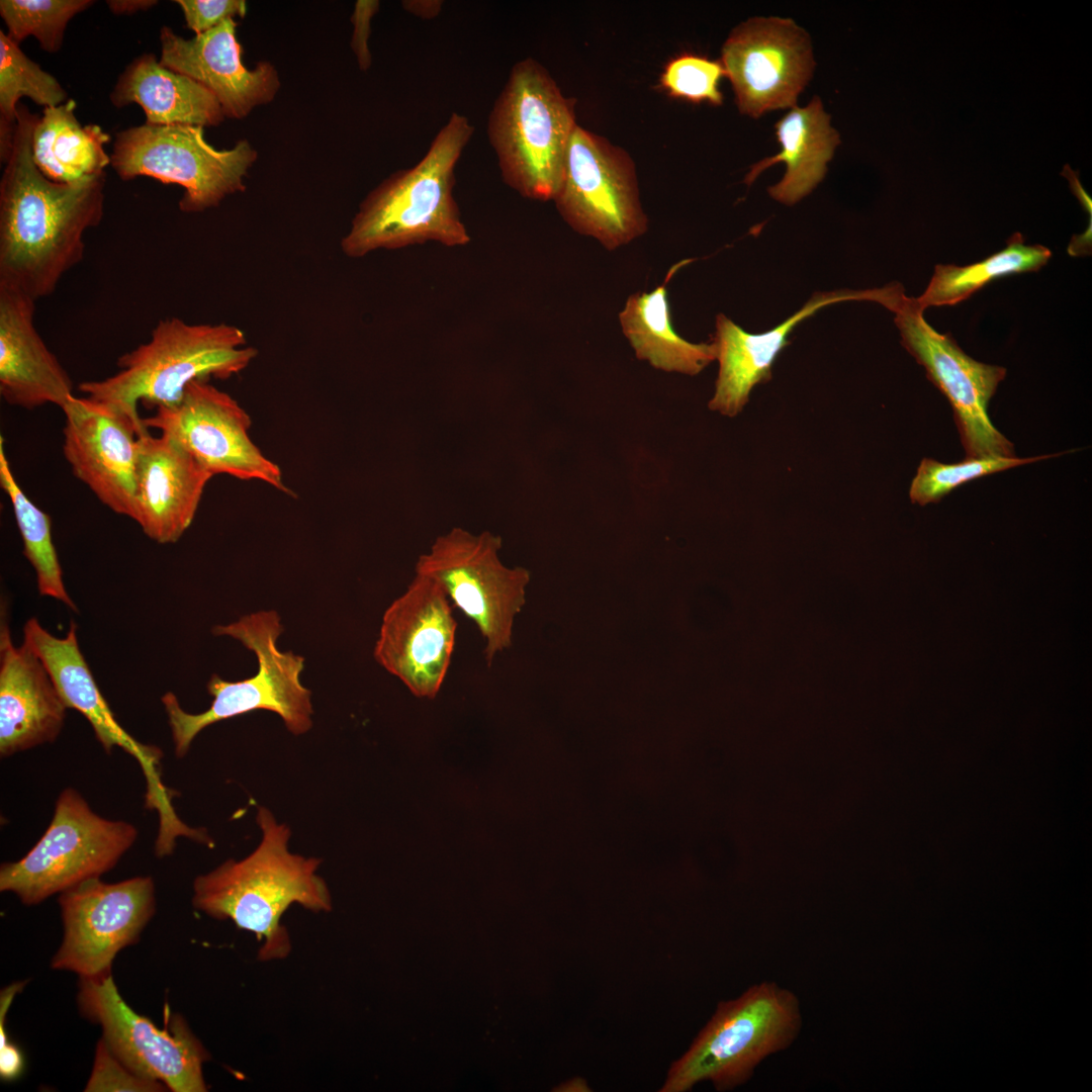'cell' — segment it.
<instances>
[{
    "label": "cell",
    "instance_id": "6da1fadb",
    "mask_svg": "<svg viewBox=\"0 0 1092 1092\" xmlns=\"http://www.w3.org/2000/svg\"><path fill=\"white\" fill-rule=\"evenodd\" d=\"M38 117L18 104L0 180V284L35 301L83 259L85 233L103 217L105 187V172L67 183L40 172L32 157Z\"/></svg>",
    "mask_w": 1092,
    "mask_h": 1092
},
{
    "label": "cell",
    "instance_id": "7a4b0ae2",
    "mask_svg": "<svg viewBox=\"0 0 1092 1092\" xmlns=\"http://www.w3.org/2000/svg\"><path fill=\"white\" fill-rule=\"evenodd\" d=\"M257 823L262 831L258 847L241 860L228 859L193 883V906L215 919H231L262 942V961L284 959L291 949L281 924L288 907L297 903L314 911H330L332 900L325 881L316 875L321 860L293 854L288 849L290 829L260 807Z\"/></svg>",
    "mask_w": 1092,
    "mask_h": 1092
},
{
    "label": "cell",
    "instance_id": "3957f363",
    "mask_svg": "<svg viewBox=\"0 0 1092 1092\" xmlns=\"http://www.w3.org/2000/svg\"><path fill=\"white\" fill-rule=\"evenodd\" d=\"M473 132L469 118L453 112L421 161L392 173L363 199L341 241L344 254L360 258L426 242L467 245L471 238L453 189L456 165Z\"/></svg>",
    "mask_w": 1092,
    "mask_h": 1092
},
{
    "label": "cell",
    "instance_id": "277c9868",
    "mask_svg": "<svg viewBox=\"0 0 1092 1092\" xmlns=\"http://www.w3.org/2000/svg\"><path fill=\"white\" fill-rule=\"evenodd\" d=\"M245 333L229 324H188L178 317L158 322L149 341L121 355L118 371L81 382L84 396L142 419L140 402L170 406L196 380L229 379L257 356Z\"/></svg>",
    "mask_w": 1092,
    "mask_h": 1092
},
{
    "label": "cell",
    "instance_id": "5b68a950",
    "mask_svg": "<svg viewBox=\"0 0 1092 1092\" xmlns=\"http://www.w3.org/2000/svg\"><path fill=\"white\" fill-rule=\"evenodd\" d=\"M576 125L573 99L549 72L532 58L517 62L487 121L504 182L525 198L553 200Z\"/></svg>",
    "mask_w": 1092,
    "mask_h": 1092
},
{
    "label": "cell",
    "instance_id": "8992f818",
    "mask_svg": "<svg viewBox=\"0 0 1092 1092\" xmlns=\"http://www.w3.org/2000/svg\"><path fill=\"white\" fill-rule=\"evenodd\" d=\"M282 632L281 618L271 610L245 615L236 622L213 627L214 635L232 637L253 651L258 660V671L239 681H229L213 673L206 685L213 700L210 707L199 714L184 711L171 692L161 698L177 757L187 754L194 738L207 726L256 710L276 713L294 735L311 728V692L300 682L305 659L277 647Z\"/></svg>",
    "mask_w": 1092,
    "mask_h": 1092
},
{
    "label": "cell",
    "instance_id": "52a82bcc",
    "mask_svg": "<svg viewBox=\"0 0 1092 1092\" xmlns=\"http://www.w3.org/2000/svg\"><path fill=\"white\" fill-rule=\"evenodd\" d=\"M802 1025L799 1000L772 982L753 985L720 1002L659 1091L685 1092L710 1081L719 1091L746 1082L768 1056L789 1048Z\"/></svg>",
    "mask_w": 1092,
    "mask_h": 1092
},
{
    "label": "cell",
    "instance_id": "ba28073f",
    "mask_svg": "<svg viewBox=\"0 0 1092 1092\" xmlns=\"http://www.w3.org/2000/svg\"><path fill=\"white\" fill-rule=\"evenodd\" d=\"M136 838L133 824L98 815L68 787L35 845L22 858L1 864L0 891L13 893L25 905L39 904L112 870Z\"/></svg>",
    "mask_w": 1092,
    "mask_h": 1092
},
{
    "label": "cell",
    "instance_id": "9c48e42d",
    "mask_svg": "<svg viewBox=\"0 0 1092 1092\" xmlns=\"http://www.w3.org/2000/svg\"><path fill=\"white\" fill-rule=\"evenodd\" d=\"M258 153L247 140L217 150L202 126L142 124L116 133L110 165L122 180L147 176L184 188L179 208L201 212L244 191Z\"/></svg>",
    "mask_w": 1092,
    "mask_h": 1092
},
{
    "label": "cell",
    "instance_id": "30bf717a",
    "mask_svg": "<svg viewBox=\"0 0 1092 1092\" xmlns=\"http://www.w3.org/2000/svg\"><path fill=\"white\" fill-rule=\"evenodd\" d=\"M502 544V537L489 531L473 534L454 527L438 536L415 566L416 573L437 580L451 604L475 624L488 666L511 647L514 620L529 581L525 568L503 563Z\"/></svg>",
    "mask_w": 1092,
    "mask_h": 1092
},
{
    "label": "cell",
    "instance_id": "8fae6325",
    "mask_svg": "<svg viewBox=\"0 0 1092 1092\" xmlns=\"http://www.w3.org/2000/svg\"><path fill=\"white\" fill-rule=\"evenodd\" d=\"M885 307L895 313L903 347L949 401L966 459L1015 457L1013 443L988 416L989 402L1006 369L973 359L949 334L935 331L916 298L908 297L900 283H895Z\"/></svg>",
    "mask_w": 1092,
    "mask_h": 1092
},
{
    "label": "cell",
    "instance_id": "7c38bea8",
    "mask_svg": "<svg viewBox=\"0 0 1092 1092\" xmlns=\"http://www.w3.org/2000/svg\"><path fill=\"white\" fill-rule=\"evenodd\" d=\"M553 201L572 230L607 250L632 242L648 229L630 155L579 125L570 138Z\"/></svg>",
    "mask_w": 1092,
    "mask_h": 1092
},
{
    "label": "cell",
    "instance_id": "4fadbf2b",
    "mask_svg": "<svg viewBox=\"0 0 1092 1092\" xmlns=\"http://www.w3.org/2000/svg\"><path fill=\"white\" fill-rule=\"evenodd\" d=\"M78 1004L85 1017L100 1024L113 1055L135 1074L174 1092L207 1090L202 1066L209 1055L182 1017L175 1016L170 1029L158 1028L125 1003L110 972L81 978Z\"/></svg>",
    "mask_w": 1092,
    "mask_h": 1092
},
{
    "label": "cell",
    "instance_id": "5bb4252c",
    "mask_svg": "<svg viewBox=\"0 0 1092 1092\" xmlns=\"http://www.w3.org/2000/svg\"><path fill=\"white\" fill-rule=\"evenodd\" d=\"M59 905L64 936L51 966L93 978L109 973L117 952L140 937L156 911L155 884L142 876L89 879L62 892Z\"/></svg>",
    "mask_w": 1092,
    "mask_h": 1092
},
{
    "label": "cell",
    "instance_id": "9a60e30c",
    "mask_svg": "<svg viewBox=\"0 0 1092 1092\" xmlns=\"http://www.w3.org/2000/svg\"><path fill=\"white\" fill-rule=\"evenodd\" d=\"M175 441L213 474L259 480L290 493L280 467L252 441V419L229 393L207 380L191 382L178 402L143 419Z\"/></svg>",
    "mask_w": 1092,
    "mask_h": 1092
},
{
    "label": "cell",
    "instance_id": "2e32d148",
    "mask_svg": "<svg viewBox=\"0 0 1092 1092\" xmlns=\"http://www.w3.org/2000/svg\"><path fill=\"white\" fill-rule=\"evenodd\" d=\"M456 632L453 607L441 584L415 572L382 616L373 656L414 696L434 699L447 676Z\"/></svg>",
    "mask_w": 1092,
    "mask_h": 1092
},
{
    "label": "cell",
    "instance_id": "e0dca14e",
    "mask_svg": "<svg viewBox=\"0 0 1092 1092\" xmlns=\"http://www.w3.org/2000/svg\"><path fill=\"white\" fill-rule=\"evenodd\" d=\"M23 643L41 660L67 708L87 719L105 752L111 754L117 746L138 761L147 785L145 807L156 811L158 825L162 829L178 826L181 819L172 803L177 793L162 781V749L138 741L118 723L80 650L76 623L71 621L66 636L59 638L32 617L23 627Z\"/></svg>",
    "mask_w": 1092,
    "mask_h": 1092
},
{
    "label": "cell",
    "instance_id": "ac0fdd59",
    "mask_svg": "<svg viewBox=\"0 0 1092 1092\" xmlns=\"http://www.w3.org/2000/svg\"><path fill=\"white\" fill-rule=\"evenodd\" d=\"M720 62L739 111L754 118L795 107L815 66L809 34L781 17L741 22L725 40Z\"/></svg>",
    "mask_w": 1092,
    "mask_h": 1092
},
{
    "label": "cell",
    "instance_id": "d6986e66",
    "mask_svg": "<svg viewBox=\"0 0 1092 1092\" xmlns=\"http://www.w3.org/2000/svg\"><path fill=\"white\" fill-rule=\"evenodd\" d=\"M61 410L63 453L74 475L104 506L131 519L140 436L149 431L143 419L86 396H71Z\"/></svg>",
    "mask_w": 1092,
    "mask_h": 1092
},
{
    "label": "cell",
    "instance_id": "ffe728a7",
    "mask_svg": "<svg viewBox=\"0 0 1092 1092\" xmlns=\"http://www.w3.org/2000/svg\"><path fill=\"white\" fill-rule=\"evenodd\" d=\"M236 28L237 22L231 18L186 39L163 26L159 62L208 89L218 100L224 117L242 119L254 107L275 98L280 80L270 62L261 61L254 69L244 65Z\"/></svg>",
    "mask_w": 1092,
    "mask_h": 1092
},
{
    "label": "cell",
    "instance_id": "44dd1931",
    "mask_svg": "<svg viewBox=\"0 0 1092 1092\" xmlns=\"http://www.w3.org/2000/svg\"><path fill=\"white\" fill-rule=\"evenodd\" d=\"M877 288L817 291L804 305L777 327L759 334L746 332L723 313L715 322L713 343L719 362L709 408L726 417L740 414L752 388L771 379L772 365L790 344L789 336L806 318L825 306L844 301H873Z\"/></svg>",
    "mask_w": 1092,
    "mask_h": 1092
},
{
    "label": "cell",
    "instance_id": "7402d4cb",
    "mask_svg": "<svg viewBox=\"0 0 1092 1092\" xmlns=\"http://www.w3.org/2000/svg\"><path fill=\"white\" fill-rule=\"evenodd\" d=\"M141 450L131 519L155 542H177L190 527L213 476L169 437L140 436Z\"/></svg>",
    "mask_w": 1092,
    "mask_h": 1092
},
{
    "label": "cell",
    "instance_id": "603a6c76",
    "mask_svg": "<svg viewBox=\"0 0 1092 1092\" xmlns=\"http://www.w3.org/2000/svg\"><path fill=\"white\" fill-rule=\"evenodd\" d=\"M67 706L41 660L16 646L7 621L0 625V755L8 757L46 743L62 732Z\"/></svg>",
    "mask_w": 1092,
    "mask_h": 1092
},
{
    "label": "cell",
    "instance_id": "cb8c5ba5",
    "mask_svg": "<svg viewBox=\"0 0 1092 1092\" xmlns=\"http://www.w3.org/2000/svg\"><path fill=\"white\" fill-rule=\"evenodd\" d=\"M35 300L0 284V394L10 405L62 408L73 381L34 326Z\"/></svg>",
    "mask_w": 1092,
    "mask_h": 1092
},
{
    "label": "cell",
    "instance_id": "d4e9b609",
    "mask_svg": "<svg viewBox=\"0 0 1092 1092\" xmlns=\"http://www.w3.org/2000/svg\"><path fill=\"white\" fill-rule=\"evenodd\" d=\"M121 108L136 103L144 109L146 123L216 126L224 114L216 97L193 79L160 64L156 56L143 54L120 74L109 95Z\"/></svg>",
    "mask_w": 1092,
    "mask_h": 1092
},
{
    "label": "cell",
    "instance_id": "484cf974",
    "mask_svg": "<svg viewBox=\"0 0 1092 1092\" xmlns=\"http://www.w3.org/2000/svg\"><path fill=\"white\" fill-rule=\"evenodd\" d=\"M775 128L781 152L752 165L744 182L750 185L763 170L784 162L786 173L779 183L768 188V193L775 200L793 205L823 180L827 163L840 143L839 134L831 126L830 116L818 96L805 107L791 108Z\"/></svg>",
    "mask_w": 1092,
    "mask_h": 1092
},
{
    "label": "cell",
    "instance_id": "4316f807",
    "mask_svg": "<svg viewBox=\"0 0 1092 1092\" xmlns=\"http://www.w3.org/2000/svg\"><path fill=\"white\" fill-rule=\"evenodd\" d=\"M694 260L674 264L652 291L630 295L619 314L622 332L637 358L666 372L697 375L716 360L713 342H689L672 326L667 284L680 268Z\"/></svg>",
    "mask_w": 1092,
    "mask_h": 1092
},
{
    "label": "cell",
    "instance_id": "83f0119b",
    "mask_svg": "<svg viewBox=\"0 0 1092 1092\" xmlns=\"http://www.w3.org/2000/svg\"><path fill=\"white\" fill-rule=\"evenodd\" d=\"M75 108L73 99L44 108L33 129V161L56 182L77 181L104 172L110 165V156L104 151L110 135L97 124L82 125Z\"/></svg>",
    "mask_w": 1092,
    "mask_h": 1092
},
{
    "label": "cell",
    "instance_id": "f1b7e54d",
    "mask_svg": "<svg viewBox=\"0 0 1092 1092\" xmlns=\"http://www.w3.org/2000/svg\"><path fill=\"white\" fill-rule=\"evenodd\" d=\"M1051 257L1049 248L1026 245L1022 235L1015 233L1003 250L980 262L967 266L936 265L924 292L915 298L923 310L930 306L954 305L997 278L1038 271Z\"/></svg>",
    "mask_w": 1092,
    "mask_h": 1092
},
{
    "label": "cell",
    "instance_id": "f546056e",
    "mask_svg": "<svg viewBox=\"0 0 1092 1092\" xmlns=\"http://www.w3.org/2000/svg\"><path fill=\"white\" fill-rule=\"evenodd\" d=\"M0 485L12 505L23 542V554L35 571L38 593L56 599L77 612L78 609L64 584L62 567L52 537L51 518L27 497L15 479L5 453L3 437L0 438Z\"/></svg>",
    "mask_w": 1092,
    "mask_h": 1092
},
{
    "label": "cell",
    "instance_id": "4dcf8cb0",
    "mask_svg": "<svg viewBox=\"0 0 1092 1092\" xmlns=\"http://www.w3.org/2000/svg\"><path fill=\"white\" fill-rule=\"evenodd\" d=\"M21 97H28L44 108L68 100V94L58 80L30 60L19 44L0 29V158L4 163L11 152Z\"/></svg>",
    "mask_w": 1092,
    "mask_h": 1092
},
{
    "label": "cell",
    "instance_id": "1f68e13d",
    "mask_svg": "<svg viewBox=\"0 0 1092 1092\" xmlns=\"http://www.w3.org/2000/svg\"><path fill=\"white\" fill-rule=\"evenodd\" d=\"M94 3L92 0H1L0 15L7 27L6 34L17 44L33 36L43 51L57 53L69 21Z\"/></svg>",
    "mask_w": 1092,
    "mask_h": 1092
},
{
    "label": "cell",
    "instance_id": "d6a6232c",
    "mask_svg": "<svg viewBox=\"0 0 1092 1092\" xmlns=\"http://www.w3.org/2000/svg\"><path fill=\"white\" fill-rule=\"evenodd\" d=\"M1064 453L1045 454L1029 458L1015 456L965 459L951 464L924 458L920 462L917 473L911 482L909 496L913 504L920 506L938 503L957 487L974 479L1023 464L1058 457Z\"/></svg>",
    "mask_w": 1092,
    "mask_h": 1092
},
{
    "label": "cell",
    "instance_id": "836d02e7",
    "mask_svg": "<svg viewBox=\"0 0 1092 1092\" xmlns=\"http://www.w3.org/2000/svg\"><path fill=\"white\" fill-rule=\"evenodd\" d=\"M726 77L720 61L682 54L670 60L660 76V85L672 97L693 103H723L720 82Z\"/></svg>",
    "mask_w": 1092,
    "mask_h": 1092
},
{
    "label": "cell",
    "instance_id": "e575fe53",
    "mask_svg": "<svg viewBox=\"0 0 1092 1092\" xmlns=\"http://www.w3.org/2000/svg\"><path fill=\"white\" fill-rule=\"evenodd\" d=\"M165 1087L132 1072L113 1055L103 1038L99 1040L85 1091H163Z\"/></svg>",
    "mask_w": 1092,
    "mask_h": 1092
},
{
    "label": "cell",
    "instance_id": "d590c367",
    "mask_svg": "<svg viewBox=\"0 0 1092 1092\" xmlns=\"http://www.w3.org/2000/svg\"><path fill=\"white\" fill-rule=\"evenodd\" d=\"M189 29L195 35L208 31L226 19L244 17L247 3L244 0H176Z\"/></svg>",
    "mask_w": 1092,
    "mask_h": 1092
},
{
    "label": "cell",
    "instance_id": "8d00e7d4",
    "mask_svg": "<svg viewBox=\"0 0 1092 1092\" xmlns=\"http://www.w3.org/2000/svg\"><path fill=\"white\" fill-rule=\"evenodd\" d=\"M380 7L377 0H358L351 16L353 33L351 49L357 59L359 69L367 71L371 67L372 57L369 50L371 21Z\"/></svg>",
    "mask_w": 1092,
    "mask_h": 1092
},
{
    "label": "cell",
    "instance_id": "74e56055",
    "mask_svg": "<svg viewBox=\"0 0 1092 1092\" xmlns=\"http://www.w3.org/2000/svg\"><path fill=\"white\" fill-rule=\"evenodd\" d=\"M443 5L442 0H404L401 2L406 12L423 20L436 18L441 13Z\"/></svg>",
    "mask_w": 1092,
    "mask_h": 1092
},
{
    "label": "cell",
    "instance_id": "f35d334b",
    "mask_svg": "<svg viewBox=\"0 0 1092 1092\" xmlns=\"http://www.w3.org/2000/svg\"><path fill=\"white\" fill-rule=\"evenodd\" d=\"M157 0H109L106 4L110 11L116 15H128L138 11L148 10L156 6Z\"/></svg>",
    "mask_w": 1092,
    "mask_h": 1092
},
{
    "label": "cell",
    "instance_id": "ab89813d",
    "mask_svg": "<svg viewBox=\"0 0 1092 1092\" xmlns=\"http://www.w3.org/2000/svg\"><path fill=\"white\" fill-rule=\"evenodd\" d=\"M1062 175L1068 179L1072 192L1078 198L1082 207L1089 213V216L1091 217L1092 199L1080 182L1079 172L1072 170L1067 164L1063 168Z\"/></svg>",
    "mask_w": 1092,
    "mask_h": 1092
}]
</instances>
